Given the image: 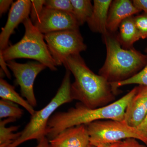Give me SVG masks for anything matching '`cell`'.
<instances>
[{
	"label": "cell",
	"instance_id": "obj_1",
	"mask_svg": "<svg viewBox=\"0 0 147 147\" xmlns=\"http://www.w3.org/2000/svg\"><path fill=\"white\" fill-rule=\"evenodd\" d=\"M63 65L73 74L71 85L73 100H78L91 109L104 107L113 102L116 95L105 78L92 71L80 54L69 56Z\"/></svg>",
	"mask_w": 147,
	"mask_h": 147
},
{
	"label": "cell",
	"instance_id": "obj_2",
	"mask_svg": "<svg viewBox=\"0 0 147 147\" xmlns=\"http://www.w3.org/2000/svg\"><path fill=\"white\" fill-rule=\"evenodd\" d=\"M138 88V86L134 87L119 100L104 107L91 109L79 102L66 112L55 113L48 121L46 137L51 140L66 129L95 121L123 120L127 107Z\"/></svg>",
	"mask_w": 147,
	"mask_h": 147
},
{
	"label": "cell",
	"instance_id": "obj_3",
	"mask_svg": "<svg viewBox=\"0 0 147 147\" xmlns=\"http://www.w3.org/2000/svg\"><path fill=\"white\" fill-rule=\"evenodd\" d=\"M102 40L106 49L104 64L98 74L110 84L127 80L141 71L147 64V54H142L133 48H123L116 34L108 32L102 35Z\"/></svg>",
	"mask_w": 147,
	"mask_h": 147
},
{
	"label": "cell",
	"instance_id": "obj_4",
	"mask_svg": "<svg viewBox=\"0 0 147 147\" xmlns=\"http://www.w3.org/2000/svg\"><path fill=\"white\" fill-rule=\"evenodd\" d=\"M25 27L24 36L19 42L0 51L6 61L15 59H32L42 64L52 71L57 70L55 60L50 54L44 34L32 23L30 17L23 23Z\"/></svg>",
	"mask_w": 147,
	"mask_h": 147
},
{
	"label": "cell",
	"instance_id": "obj_5",
	"mask_svg": "<svg viewBox=\"0 0 147 147\" xmlns=\"http://www.w3.org/2000/svg\"><path fill=\"white\" fill-rule=\"evenodd\" d=\"M71 73L66 69L61 86L55 96L45 107L36 111L28 123L21 131V135L9 147H17L24 142L36 139L38 142L46 137L48 121L54 112L61 105L73 100L71 94Z\"/></svg>",
	"mask_w": 147,
	"mask_h": 147
},
{
	"label": "cell",
	"instance_id": "obj_6",
	"mask_svg": "<svg viewBox=\"0 0 147 147\" xmlns=\"http://www.w3.org/2000/svg\"><path fill=\"white\" fill-rule=\"evenodd\" d=\"M86 125L90 136V144L95 146L113 144L129 138L144 143V139L137 128L129 126L123 120H102Z\"/></svg>",
	"mask_w": 147,
	"mask_h": 147
},
{
	"label": "cell",
	"instance_id": "obj_7",
	"mask_svg": "<svg viewBox=\"0 0 147 147\" xmlns=\"http://www.w3.org/2000/svg\"><path fill=\"white\" fill-rule=\"evenodd\" d=\"M44 38L57 66L63 65L69 56L79 55L87 48L79 30L50 33L44 34Z\"/></svg>",
	"mask_w": 147,
	"mask_h": 147
},
{
	"label": "cell",
	"instance_id": "obj_8",
	"mask_svg": "<svg viewBox=\"0 0 147 147\" xmlns=\"http://www.w3.org/2000/svg\"><path fill=\"white\" fill-rule=\"evenodd\" d=\"M9 68L12 71L15 77L16 84L20 86L22 96L33 107L37 105L34 84L37 76L46 67L38 62H29L20 63L13 60L7 61Z\"/></svg>",
	"mask_w": 147,
	"mask_h": 147
},
{
	"label": "cell",
	"instance_id": "obj_9",
	"mask_svg": "<svg viewBox=\"0 0 147 147\" xmlns=\"http://www.w3.org/2000/svg\"><path fill=\"white\" fill-rule=\"evenodd\" d=\"M34 25L43 34L66 30H79V28L73 13L45 7Z\"/></svg>",
	"mask_w": 147,
	"mask_h": 147
},
{
	"label": "cell",
	"instance_id": "obj_10",
	"mask_svg": "<svg viewBox=\"0 0 147 147\" xmlns=\"http://www.w3.org/2000/svg\"><path fill=\"white\" fill-rule=\"evenodd\" d=\"M31 1L18 0L11 7L6 24L0 34V51L8 47L9 38L19 24L29 17Z\"/></svg>",
	"mask_w": 147,
	"mask_h": 147
},
{
	"label": "cell",
	"instance_id": "obj_11",
	"mask_svg": "<svg viewBox=\"0 0 147 147\" xmlns=\"http://www.w3.org/2000/svg\"><path fill=\"white\" fill-rule=\"evenodd\" d=\"M51 147H88L90 136L86 125L66 129L49 140Z\"/></svg>",
	"mask_w": 147,
	"mask_h": 147
},
{
	"label": "cell",
	"instance_id": "obj_12",
	"mask_svg": "<svg viewBox=\"0 0 147 147\" xmlns=\"http://www.w3.org/2000/svg\"><path fill=\"white\" fill-rule=\"evenodd\" d=\"M138 86L137 92L127 107L123 120L129 126L136 128L147 114V86Z\"/></svg>",
	"mask_w": 147,
	"mask_h": 147
},
{
	"label": "cell",
	"instance_id": "obj_13",
	"mask_svg": "<svg viewBox=\"0 0 147 147\" xmlns=\"http://www.w3.org/2000/svg\"><path fill=\"white\" fill-rule=\"evenodd\" d=\"M129 0L113 1L108 12L107 30L111 33L116 34L122 22L126 18L141 12Z\"/></svg>",
	"mask_w": 147,
	"mask_h": 147
},
{
	"label": "cell",
	"instance_id": "obj_14",
	"mask_svg": "<svg viewBox=\"0 0 147 147\" xmlns=\"http://www.w3.org/2000/svg\"><path fill=\"white\" fill-rule=\"evenodd\" d=\"M112 0H94L91 16L87 21L90 30L104 35L108 32L107 20Z\"/></svg>",
	"mask_w": 147,
	"mask_h": 147
},
{
	"label": "cell",
	"instance_id": "obj_15",
	"mask_svg": "<svg viewBox=\"0 0 147 147\" xmlns=\"http://www.w3.org/2000/svg\"><path fill=\"white\" fill-rule=\"evenodd\" d=\"M117 36L121 46L125 49L134 48L133 45L141 39L140 34L134 21V16L124 20L119 28Z\"/></svg>",
	"mask_w": 147,
	"mask_h": 147
},
{
	"label": "cell",
	"instance_id": "obj_16",
	"mask_svg": "<svg viewBox=\"0 0 147 147\" xmlns=\"http://www.w3.org/2000/svg\"><path fill=\"white\" fill-rule=\"evenodd\" d=\"M0 97L3 100H7L21 105L32 115L35 112L34 107L25 100L15 90V87L7 83L5 80L0 79Z\"/></svg>",
	"mask_w": 147,
	"mask_h": 147
},
{
	"label": "cell",
	"instance_id": "obj_17",
	"mask_svg": "<svg viewBox=\"0 0 147 147\" xmlns=\"http://www.w3.org/2000/svg\"><path fill=\"white\" fill-rule=\"evenodd\" d=\"M72 7L73 14L79 26L87 22L91 16L93 10V5L90 0H70Z\"/></svg>",
	"mask_w": 147,
	"mask_h": 147
},
{
	"label": "cell",
	"instance_id": "obj_18",
	"mask_svg": "<svg viewBox=\"0 0 147 147\" xmlns=\"http://www.w3.org/2000/svg\"><path fill=\"white\" fill-rule=\"evenodd\" d=\"M16 119L9 118L0 121V145L5 144L10 146L11 144L21 135V132L13 133L18 130L19 126H12L7 127V123L13 122Z\"/></svg>",
	"mask_w": 147,
	"mask_h": 147
},
{
	"label": "cell",
	"instance_id": "obj_19",
	"mask_svg": "<svg viewBox=\"0 0 147 147\" xmlns=\"http://www.w3.org/2000/svg\"><path fill=\"white\" fill-rule=\"evenodd\" d=\"M144 52L147 54V47L145 49ZM110 84L116 95L118 93L119 88L123 86L136 84L147 86V64L141 71L131 78L119 83Z\"/></svg>",
	"mask_w": 147,
	"mask_h": 147
},
{
	"label": "cell",
	"instance_id": "obj_20",
	"mask_svg": "<svg viewBox=\"0 0 147 147\" xmlns=\"http://www.w3.org/2000/svg\"><path fill=\"white\" fill-rule=\"evenodd\" d=\"M24 111L17 104L8 100H0V119L11 118L20 119L24 115Z\"/></svg>",
	"mask_w": 147,
	"mask_h": 147
},
{
	"label": "cell",
	"instance_id": "obj_21",
	"mask_svg": "<svg viewBox=\"0 0 147 147\" xmlns=\"http://www.w3.org/2000/svg\"><path fill=\"white\" fill-rule=\"evenodd\" d=\"M44 7L47 8L73 13V7L70 0H47Z\"/></svg>",
	"mask_w": 147,
	"mask_h": 147
},
{
	"label": "cell",
	"instance_id": "obj_22",
	"mask_svg": "<svg viewBox=\"0 0 147 147\" xmlns=\"http://www.w3.org/2000/svg\"><path fill=\"white\" fill-rule=\"evenodd\" d=\"M134 21L141 38H147V13L144 12L134 16Z\"/></svg>",
	"mask_w": 147,
	"mask_h": 147
},
{
	"label": "cell",
	"instance_id": "obj_23",
	"mask_svg": "<svg viewBox=\"0 0 147 147\" xmlns=\"http://www.w3.org/2000/svg\"><path fill=\"white\" fill-rule=\"evenodd\" d=\"M31 1L30 15L32 23L34 25L38 17L41 14L44 7L45 1L44 0H34Z\"/></svg>",
	"mask_w": 147,
	"mask_h": 147
},
{
	"label": "cell",
	"instance_id": "obj_24",
	"mask_svg": "<svg viewBox=\"0 0 147 147\" xmlns=\"http://www.w3.org/2000/svg\"><path fill=\"white\" fill-rule=\"evenodd\" d=\"M115 147H146L145 145L140 144L137 139L129 138L114 143Z\"/></svg>",
	"mask_w": 147,
	"mask_h": 147
},
{
	"label": "cell",
	"instance_id": "obj_25",
	"mask_svg": "<svg viewBox=\"0 0 147 147\" xmlns=\"http://www.w3.org/2000/svg\"><path fill=\"white\" fill-rule=\"evenodd\" d=\"M136 128L144 139V144L147 146V114L143 121Z\"/></svg>",
	"mask_w": 147,
	"mask_h": 147
},
{
	"label": "cell",
	"instance_id": "obj_26",
	"mask_svg": "<svg viewBox=\"0 0 147 147\" xmlns=\"http://www.w3.org/2000/svg\"><path fill=\"white\" fill-rule=\"evenodd\" d=\"M12 0H1L0 1V15L1 16L3 13L8 10L11 5L13 3Z\"/></svg>",
	"mask_w": 147,
	"mask_h": 147
},
{
	"label": "cell",
	"instance_id": "obj_27",
	"mask_svg": "<svg viewBox=\"0 0 147 147\" xmlns=\"http://www.w3.org/2000/svg\"><path fill=\"white\" fill-rule=\"evenodd\" d=\"M132 1L136 8L147 13V0H133Z\"/></svg>",
	"mask_w": 147,
	"mask_h": 147
},
{
	"label": "cell",
	"instance_id": "obj_28",
	"mask_svg": "<svg viewBox=\"0 0 147 147\" xmlns=\"http://www.w3.org/2000/svg\"><path fill=\"white\" fill-rule=\"evenodd\" d=\"M0 65H1V68L2 69V70L3 71L5 74L8 79H10L11 78V75L7 68L8 66L7 64V62L4 59L1 53H0Z\"/></svg>",
	"mask_w": 147,
	"mask_h": 147
},
{
	"label": "cell",
	"instance_id": "obj_29",
	"mask_svg": "<svg viewBox=\"0 0 147 147\" xmlns=\"http://www.w3.org/2000/svg\"><path fill=\"white\" fill-rule=\"evenodd\" d=\"M35 147H51L49 140L45 137L38 142V144Z\"/></svg>",
	"mask_w": 147,
	"mask_h": 147
},
{
	"label": "cell",
	"instance_id": "obj_30",
	"mask_svg": "<svg viewBox=\"0 0 147 147\" xmlns=\"http://www.w3.org/2000/svg\"><path fill=\"white\" fill-rule=\"evenodd\" d=\"M97 147H115L114 144H100L97 146Z\"/></svg>",
	"mask_w": 147,
	"mask_h": 147
},
{
	"label": "cell",
	"instance_id": "obj_31",
	"mask_svg": "<svg viewBox=\"0 0 147 147\" xmlns=\"http://www.w3.org/2000/svg\"><path fill=\"white\" fill-rule=\"evenodd\" d=\"M88 147H97L96 146H93V145L90 144L89 146H88Z\"/></svg>",
	"mask_w": 147,
	"mask_h": 147
}]
</instances>
